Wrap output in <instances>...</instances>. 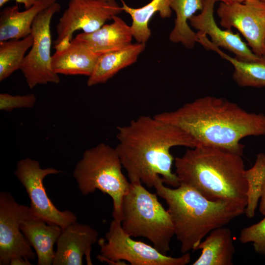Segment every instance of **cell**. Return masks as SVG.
<instances>
[{
  "instance_id": "1",
  "label": "cell",
  "mask_w": 265,
  "mask_h": 265,
  "mask_svg": "<svg viewBox=\"0 0 265 265\" xmlns=\"http://www.w3.org/2000/svg\"><path fill=\"white\" fill-rule=\"evenodd\" d=\"M117 130L115 148L130 182L140 181L151 188L160 176L164 183L179 186V179L172 171L174 159L170 149L175 146L195 147L198 143L194 138L155 116H140Z\"/></svg>"
},
{
  "instance_id": "2",
  "label": "cell",
  "mask_w": 265,
  "mask_h": 265,
  "mask_svg": "<svg viewBox=\"0 0 265 265\" xmlns=\"http://www.w3.org/2000/svg\"><path fill=\"white\" fill-rule=\"evenodd\" d=\"M155 116L180 128L198 145L215 147L241 156L244 149L241 139L265 135L264 114L248 112L223 98H199Z\"/></svg>"
},
{
  "instance_id": "3",
  "label": "cell",
  "mask_w": 265,
  "mask_h": 265,
  "mask_svg": "<svg viewBox=\"0 0 265 265\" xmlns=\"http://www.w3.org/2000/svg\"><path fill=\"white\" fill-rule=\"evenodd\" d=\"M180 184L190 186L212 201L246 208L247 184L242 156L213 146L188 148L174 159Z\"/></svg>"
},
{
  "instance_id": "4",
  "label": "cell",
  "mask_w": 265,
  "mask_h": 265,
  "mask_svg": "<svg viewBox=\"0 0 265 265\" xmlns=\"http://www.w3.org/2000/svg\"><path fill=\"white\" fill-rule=\"evenodd\" d=\"M160 176L155 180L157 194L163 199L173 224L174 235L183 254L196 251L203 238L213 230L227 225L245 212V208L234 203L207 199L188 186H165Z\"/></svg>"
},
{
  "instance_id": "5",
  "label": "cell",
  "mask_w": 265,
  "mask_h": 265,
  "mask_svg": "<svg viewBox=\"0 0 265 265\" xmlns=\"http://www.w3.org/2000/svg\"><path fill=\"white\" fill-rule=\"evenodd\" d=\"M115 148L101 143L86 150L76 164L73 176L83 195L98 189L112 199L113 219L121 221L124 197L130 186Z\"/></svg>"
},
{
  "instance_id": "6",
  "label": "cell",
  "mask_w": 265,
  "mask_h": 265,
  "mask_svg": "<svg viewBox=\"0 0 265 265\" xmlns=\"http://www.w3.org/2000/svg\"><path fill=\"white\" fill-rule=\"evenodd\" d=\"M157 195L147 190L140 181L130 182L123 200L121 223L130 236L148 238L155 248L166 255L174 229L168 212Z\"/></svg>"
},
{
  "instance_id": "7",
  "label": "cell",
  "mask_w": 265,
  "mask_h": 265,
  "mask_svg": "<svg viewBox=\"0 0 265 265\" xmlns=\"http://www.w3.org/2000/svg\"><path fill=\"white\" fill-rule=\"evenodd\" d=\"M131 237L123 230L121 222L113 219L105 238L98 240V259L110 265H122L124 260L132 265H186L190 261L188 252L179 257L168 256Z\"/></svg>"
},
{
  "instance_id": "8",
  "label": "cell",
  "mask_w": 265,
  "mask_h": 265,
  "mask_svg": "<svg viewBox=\"0 0 265 265\" xmlns=\"http://www.w3.org/2000/svg\"><path fill=\"white\" fill-rule=\"evenodd\" d=\"M60 172L53 167L42 168L37 160L26 158L18 162L15 175L28 194L33 216L64 229L77 221V216L71 211L59 210L49 198L43 183L47 176Z\"/></svg>"
},
{
  "instance_id": "9",
  "label": "cell",
  "mask_w": 265,
  "mask_h": 265,
  "mask_svg": "<svg viewBox=\"0 0 265 265\" xmlns=\"http://www.w3.org/2000/svg\"><path fill=\"white\" fill-rule=\"evenodd\" d=\"M60 8V4L54 2L41 11L32 24L31 34L33 44L20 69L30 89L39 84L60 82L58 74L52 67L50 24L53 16L59 12Z\"/></svg>"
},
{
  "instance_id": "10",
  "label": "cell",
  "mask_w": 265,
  "mask_h": 265,
  "mask_svg": "<svg viewBox=\"0 0 265 265\" xmlns=\"http://www.w3.org/2000/svg\"><path fill=\"white\" fill-rule=\"evenodd\" d=\"M116 0H69L56 26L55 51L67 47L77 30L94 31L123 11Z\"/></svg>"
},
{
  "instance_id": "11",
  "label": "cell",
  "mask_w": 265,
  "mask_h": 265,
  "mask_svg": "<svg viewBox=\"0 0 265 265\" xmlns=\"http://www.w3.org/2000/svg\"><path fill=\"white\" fill-rule=\"evenodd\" d=\"M34 217L30 207L18 203L8 192L0 193V265L13 259L34 260L36 253L20 229L25 220Z\"/></svg>"
},
{
  "instance_id": "12",
  "label": "cell",
  "mask_w": 265,
  "mask_h": 265,
  "mask_svg": "<svg viewBox=\"0 0 265 265\" xmlns=\"http://www.w3.org/2000/svg\"><path fill=\"white\" fill-rule=\"evenodd\" d=\"M222 27L237 28L244 36L252 52L265 55V2L245 0L243 2H220L217 9Z\"/></svg>"
},
{
  "instance_id": "13",
  "label": "cell",
  "mask_w": 265,
  "mask_h": 265,
  "mask_svg": "<svg viewBox=\"0 0 265 265\" xmlns=\"http://www.w3.org/2000/svg\"><path fill=\"white\" fill-rule=\"evenodd\" d=\"M98 231L90 225L77 221L62 230L58 237L53 265H82L85 256L87 264L92 265V245L98 240Z\"/></svg>"
},
{
  "instance_id": "14",
  "label": "cell",
  "mask_w": 265,
  "mask_h": 265,
  "mask_svg": "<svg viewBox=\"0 0 265 265\" xmlns=\"http://www.w3.org/2000/svg\"><path fill=\"white\" fill-rule=\"evenodd\" d=\"M215 0H204V5L200 14L192 16L189 20L190 24L199 32L209 35L211 42L217 47H221L232 52L237 59L246 62L256 61L262 56L254 53L241 39L238 33L231 29H220L213 17Z\"/></svg>"
},
{
  "instance_id": "15",
  "label": "cell",
  "mask_w": 265,
  "mask_h": 265,
  "mask_svg": "<svg viewBox=\"0 0 265 265\" xmlns=\"http://www.w3.org/2000/svg\"><path fill=\"white\" fill-rule=\"evenodd\" d=\"M112 20L113 22L110 24L104 25L92 32H82L76 37L99 55L121 50L131 45L133 37L131 26L117 15Z\"/></svg>"
},
{
  "instance_id": "16",
  "label": "cell",
  "mask_w": 265,
  "mask_h": 265,
  "mask_svg": "<svg viewBox=\"0 0 265 265\" xmlns=\"http://www.w3.org/2000/svg\"><path fill=\"white\" fill-rule=\"evenodd\" d=\"M100 56L75 37L67 47L55 51L52 55V67L57 74L89 77Z\"/></svg>"
},
{
  "instance_id": "17",
  "label": "cell",
  "mask_w": 265,
  "mask_h": 265,
  "mask_svg": "<svg viewBox=\"0 0 265 265\" xmlns=\"http://www.w3.org/2000/svg\"><path fill=\"white\" fill-rule=\"evenodd\" d=\"M20 229L35 251L37 265H52L55 255L53 246L63 229L35 217L23 222Z\"/></svg>"
},
{
  "instance_id": "18",
  "label": "cell",
  "mask_w": 265,
  "mask_h": 265,
  "mask_svg": "<svg viewBox=\"0 0 265 265\" xmlns=\"http://www.w3.org/2000/svg\"><path fill=\"white\" fill-rule=\"evenodd\" d=\"M55 2L56 0H39L23 11L17 5L5 7L0 14V41L20 39L31 34L37 15Z\"/></svg>"
},
{
  "instance_id": "19",
  "label": "cell",
  "mask_w": 265,
  "mask_h": 265,
  "mask_svg": "<svg viewBox=\"0 0 265 265\" xmlns=\"http://www.w3.org/2000/svg\"><path fill=\"white\" fill-rule=\"evenodd\" d=\"M145 47V43L137 42L100 55L92 73L88 77L87 85L90 87L106 82L119 71L135 62Z\"/></svg>"
},
{
  "instance_id": "20",
  "label": "cell",
  "mask_w": 265,
  "mask_h": 265,
  "mask_svg": "<svg viewBox=\"0 0 265 265\" xmlns=\"http://www.w3.org/2000/svg\"><path fill=\"white\" fill-rule=\"evenodd\" d=\"M199 249L201 254L192 265H232L235 248L231 230L224 226L213 230Z\"/></svg>"
},
{
  "instance_id": "21",
  "label": "cell",
  "mask_w": 265,
  "mask_h": 265,
  "mask_svg": "<svg viewBox=\"0 0 265 265\" xmlns=\"http://www.w3.org/2000/svg\"><path fill=\"white\" fill-rule=\"evenodd\" d=\"M197 41L207 50L216 52L223 58L233 66V78L240 87H265V55L258 61L246 62L238 60L222 52L213 45L207 35L200 32L196 33Z\"/></svg>"
},
{
  "instance_id": "22",
  "label": "cell",
  "mask_w": 265,
  "mask_h": 265,
  "mask_svg": "<svg viewBox=\"0 0 265 265\" xmlns=\"http://www.w3.org/2000/svg\"><path fill=\"white\" fill-rule=\"evenodd\" d=\"M121 0L123 10L132 18V34L138 43H145L150 38L151 32L149 22L156 12L159 13L161 18H169L171 15L170 0H152L143 6L136 8L128 6L123 0Z\"/></svg>"
},
{
  "instance_id": "23",
  "label": "cell",
  "mask_w": 265,
  "mask_h": 265,
  "mask_svg": "<svg viewBox=\"0 0 265 265\" xmlns=\"http://www.w3.org/2000/svg\"><path fill=\"white\" fill-rule=\"evenodd\" d=\"M204 0H170V6L176 14L174 27L169 35V40L181 43L186 48L192 49L197 42L196 33L187 23L198 10H202Z\"/></svg>"
},
{
  "instance_id": "24",
  "label": "cell",
  "mask_w": 265,
  "mask_h": 265,
  "mask_svg": "<svg viewBox=\"0 0 265 265\" xmlns=\"http://www.w3.org/2000/svg\"><path fill=\"white\" fill-rule=\"evenodd\" d=\"M33 42L31 34L20 39L0 41V81L20 70L27 51Z\"/></svg>"
},
{
  "instance_id": "25",
  "label": "cell",
  "mask_w": 265,
  "mask_h": 265,
  "mask_svg": "<svg viewBox=\"0 0 265 265\" xmlns=\"http://www.w3.org/2000/svg\"><path fill=\"white\" fill-rule=\"evenodd\" d=\"M247 184V204L245 209L246 216L249 218L254 216L258 201L261 197L265 182V154L259 153L257 156L254 165L245 170Z\"/></svg>"
},
{
  "instance_id": "26",
  "label": "cell",
  "mask_w": 265,
  "mask_h": 265,
  "mask_svg": "<svg viewBox=\"0 0 265 265\" xmlns=\"http://www.w3.org/2000/svg\"><path fill=\"white\" fill-rule=\"evenodd\" d=\"M239 240L243 244L252 242L256 252L265 255V217L259 222L242 229Z\"/></svg>"
},
{
  "instance_id": "27",
  "label": "cell",
  "mask_w": 265,
  "mask_h": 265,
  "mask_svg": "<svg viewBox=\"0 0 265 265\" xmlns=\"http://www.w3.org/2000/svg\"><path fill=\"white\" fill-rule=\"evenodd\" d=\"M36 97L33 94L12 95L0 94V109L10 111L17 108H30L33 106Z\"/></svg>"
},
{
  "instance_id": "28",
  "label": "cell",
  "mask_w": 265,
  "mask_h": 265,
  "mask_svg": "<svg viewBox=\"0 0 265 265\" xmlns=\"http://www.w3.org/2000/svg\"><path fill=\"white\" fill-rule=\"evenodd\" d=\"M10 0H0V7H2L4 4ZM17 2L23 3L26 9H28L36 4L39 0H14Z\"/></svg>"
},
{
  "instance_id": "29",
  "label": "cell",
  "mask_w": 265,
  "mask_h": 265,
  "mask_svg": "<svg viewBox=\"0 0 265 265\" xmlns=\"http://www.w3.org/2000/svg\"><path fill=\"white\" fill-rule=\"evenodd\" d=\"M259 210L262 214L265 215V182L263 187L261 201L260 203Z\"/></svg>"
},
{
  "instance_id": "30",
  "label": "cell",
  "mask_w": 265,
  "mask_h": 265,
  "mask_svg": "<svg viewBox=\"0 0 265 265\" xmlns=\"http://www.w3.org/2000/svg\"><path fill=\"white\" fill-rule=\"evenodd\" d=\"M10 265H30L31 264L29 260L23 258H19L13 259L10 263Z\"/></svg>"
},
{
  "instance_id": "31",
  "label": "cell",
  "mask_w": 265,
  "mask_h": 265,
  "mask_svg": "<svg viewBox=\"0 0 265 265\" xmlns=\"http://www.w3.org/2000/svg\"><path fill=\"white\" fill-rule=\"evenodd\" d=\"M217 1H220V2H223L225 3H233L237 2H243L245 0H215Z\"/></svg>"
},
{
  "instance_id": "32",
  "label": "cell",
  "mask_w": 265,
  "mask_h": 265,
  "mask_svg": "<svg viewBox=\"0 0 265 265\" xmlns=\"http://www.w3.org/2000/svg\"><path fill=\"white\" fill-rule=\"evenodd\" d=\"M260 0L265 2V0Z\"/></svg>"
}]
</instances>
